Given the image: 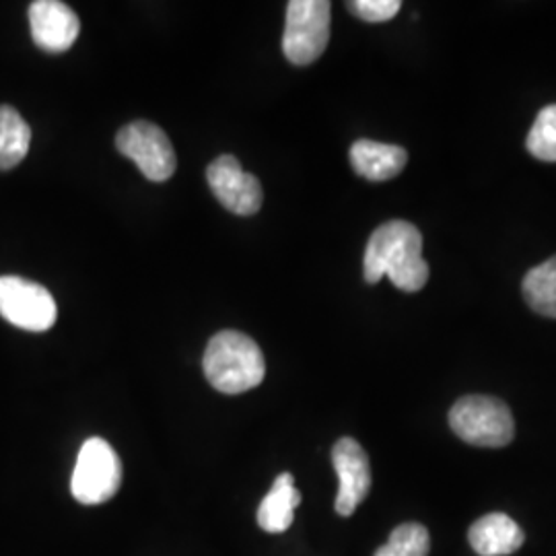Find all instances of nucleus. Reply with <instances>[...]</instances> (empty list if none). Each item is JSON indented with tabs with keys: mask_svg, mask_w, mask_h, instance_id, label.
Returning a JSON list of instances; mask_svg holds the SVG:
<instances>
[{
	"mask_svg": "<svg viewBox=\"0 0 556 556\" xmlns=\"http://www.w3.org/2000/svg\"><path fill=\"white\" fill-rule=\"evenodd\" d=\"M202 367L211 386L231 396L258 388L266 376V361L258 344L236 330H223L211 338Z\"/></svg>",
	"mask_w": 556,
	"mask_h": 556,
	"instance_id": "2",
	"label": "nucleus"
},
{
	"mask_svg": "<svg viewBox=\"0 0 556 556\" xmlns=\"http://www.w3.org/2000/svg\"><path fill=\"white\" fill-rule=\"evenodd\" d=\"M31 128L11 105H0V172L17 167L27 157Z\"/></svg>",
	"mask_w": 556,
	"mask_h": 556,
	"instance_id": "14",
	"label": "nucleus"
},
{
	"mask_svg": "<svg viewBox=\"0 0 556 556\" xmlns=\"http://www.w3.org/2000/svg\"><path fill=\"white\" fill-rule=\"evenodd\" d=\"M0 316L27 332H46L59 318L46 287L21 277H0Z\"/></svg>",
	"mask_w": 556,
	"mask_h": 556,
	"instance_id": "6",
	"label": "nucleus"
},
{
	"mask_svg": "<svg viewBox=\"0 0 556 556\" xmlns=\"http://www.w3.org/2000/svg\"><path fill=\"white\" fill-rule=\"evenodd\" d=\"M349 9L353 15H357L358 20L365 23H386L396 17L402 9V2L400 0H355V2H349Z\"/></svg>",
	"mask_w": 556,
	"mask_h": 556,
	"instance_id": "18",
	"label": "nucleus"
},
{
	"mask_svg": "<svg viewBox=\"0 0 556 556\" xmlns=\"http://www.w3.org/2000/svg\"><path fill=\"white\" fill-rule=\"evenodd\" d=\"M332 464L340 486L337 495L338 516L349 517L371 491V464L367 452L353 438L338 439L332 447Z\"/></svg>",
	"mask_w": 556,
	"mask_h": 556,
	"instance_id": "9",
	"label": "nucleus"
},
{
	"mask_svg": "<svg viewBox=\"0 0 556 556\" xmlns=\"http://www.w3.org/2000/svg\"><path fill=\"white\" fill-rule=\"evenodd\" d=\"M457 438L477 447H505L516 438V420L505 402L493 396H464L450 410Z\"/></svg>",
	"mask_w": 556,
	"mask_h": 556,
	"instance_id": "3",
	"label": "nucleus"
},
{
	"mask_svg": "<svg viewBox=\"0 0 556 556\" xmlns=\"http://www.w3.org/2000/svg\"><path fill=\"white\" fill-rule=\"evenodd\" d=\"M468 540L477 555L507 556L514 555L523 546L526 534L511 517L505 514H489L472 523Z\"/></svg>",
	"mask_w": 556,
	"mask_h": 556,
	"instance_id": "11",
	"label": "nucleus"
},
{
	"mask_svg": "<svg viewBox=\"0 0 556 556\" xmlns=\"http://www.w3.org/2000/svg\"><path fill=\"white\" fill-rule=\"evenodd\" d=\"M521 291L536 314L556 319V256L532 268L523 278Z\"/></svg>",
	"mask_w": 556,
	"mask_h": 556,
	"instance_id": "15",
	"label": "nucleus"
},
{
	"mask_svg": "<svg viewBox=\"0 0 556 556\" xmlns=\"http://www.w3.org/2000/svg\"><path fill=\"white\" fill-rule=\"evenodd\" d=\"M119 153L139 165L144 178L151 181H165L176 172L174 147L157 124L132 122L124 126L116 137Z\"/></svg>",
	"mask_w": 556,
	"mask_h": 556,
	"instance_id": "7",
	"label": "nucleus"
},
{
	"mask_svg": "<svg viewBox=\"0 0 556 556\" xmlns=\"http://www.w3.org/2000/svg\"><path fill=\"white\" fill-rule=\"evenodd\" d=\"M29 27L36 46L50 54H62L79 38L77 13L60 0H36L29 7Z\"/></svg>",
	"mask_w": 556,
	"mask_h": 556,
	"instance_id": "10",
	"label": "nucleus"
},
{
	"mask_svg": "<svg viewBox=\"0 0 556 556\" xmlns=\"http://www.w3.org/2000/svg\"><path fill=\"white\" fill-rule=\"evenodd\" d=\"M351 163L358 176L371 181L396 178L406 167L408 153L397 144L361 139L351 147Z\"/></svg>",
	"mask_w": 556,
	"mask_h": 556,
	"instance_id": "12",
	"label": "nucleus"
},
{
	"mask_svg": "<svg viewBox=\"0 0 556 556\" xmlns=\"http://www.w3.org/2000/svg\"><path fill=\"white\" fill-rule=\"evenodd\" d=\"M119 484L122 464L116 450L105 439H87L73 470V497L83 505H100L118 493Z\"/></svg>",
	"mask_w": 556,
	"mask_h": 556,
	"instance_id": "5",
	"label": "nucleus"
},
{
	"mask_svg": "<svg viewBox=\"0 0 556 556\" xmlns=\"http://www.w3.org/2000/svg\"><path fill=\"white\" fill-rule=\"evenodd\" d=\"M363 275L369 285L388 277L400 291L417 293L429 280L422 236L408 220H388L371 233L365 248Z\"/></svg>",
	"mask_w": 556,
	"mask_h": 556,
	"instance_id": "1",
	"label": "nucleus"
},
{
	"mask_svg": "<svg viewBox=\"0 0 556 556\" xmlns=\"http://www.w3.org/2000/svg\"><path fill=\"white\" fill-rule=\"evenodd\" d=\"M330 20L332 4L328 0H291L282 36L287 60L298 66L316 62L328 48Z\"/></svg>",
	"mask_w": 556,
	"mask_h": 556,
	"instance_id": "4",
	"label": "nucleus"
},
{
	"mask_svg": "<svg viewBox=\"0 0 556 556\" xmlns=\"http://www.w3.org/2000/svg\"><path fill=\"white\" fill-rule=\"evenodd\" d=\"M431 548L429 530L420 523L408 521L397 526L390 534L388 544L376 551L374 556H427Z\"/></svg>",
	"mask_w": 556,
	"mask_h": 556,
	"instance_id": "16",
	"label": "nucleus"
},
{
	"mask_svg": "<svg viewBox=\"0 0 556 556\" xmlns=\"http://www.w3.org/2000/svg\"><path fill=\"white\" fill-rule=\"evenodd\" d=\"M206 179L220 204L241 217L256 215L262 206L260 179L245 174L233 155H220L206 169Z\"/></svg>",
	"mask_w": 556,
	"mask_h": 556,
	"instance_id": "8",
	"label": "nucleus"
},
{
	"mask_svg": "<svg viewBox=\"0 0 556 556\" xmlns=\"http://www.w3.org/2000/svg\"><path fill=\"white\" fill-rule=\"evenodd\" d=\"M299 503H301V495L295 489V478L289 472H282L275 480L270 493L260 503V528L268 534L287 532L293 526Z\"/></svg>",
	"mask_w": 556,
	"mask_h": 556,
	"instance_id": "13",
	"label": "nucleus"
},
{
	"mask_svg": "<svg viewBox=\"0 0 556 556\" xmlns=\"http://www.w3.org/2000/svg\"><path fill=\"white\" fill-rule=\"evenodd\" d=\"M526 147L532 157L556 163V103L540 110L526 140Z\"/></svg>",
	"mask_w": 556,
	"mask_h": 556,
	"instance_id": "17",
	"label": "nucleus"
}]
</instances>
